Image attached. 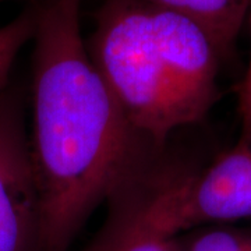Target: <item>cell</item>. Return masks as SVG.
I'll list each match as a JSON object with an SVG mask.
<instances>
[{
	"label": "cell",
	"mask_w": 251,
	"mask_h": 251,
	"mask_svg": "<svg viewBox=\"0 0 251 251\" xmlns=\"http://www.w3.org/2000/svg\"><path fill=\"white\" fill-rule=\"evenodd\" d=\"M191 20L202 28L218 53L226 57L233 49L251 0H138Z\"/></svg>",
	"instance_id": "5"
},
{
	"label": "cell",
	"mask_w": 251,
	"mask_h": 251,
	"mask_svg": "<svg viewBox=\"0 0 251 251\" xmlns=\"http://www.w3.org/2000/svg\"><path fill=\"white\" fill-rule=\"evenodd\" d=\"M249 16H250L251 24V7ZM237 109H239V116H240V122H242V131L247 130L249 127H251V56L247 72L244 74V78L239 87Z\"/></svg>",
	"instance_id": "9"
},
{
	"label": "cell",
	"mask_w": 251,
	"mask_h": 251,
	"mask_svg": "<svg viewBox=\"0 0 251 251\" xmlns=\"http://www.w3.org/2000/svg\"><path fill=\"white\" fill-rule=\"evenodd\" d=\"M87 251H180V249L172 237L153 227L140 204L116 219Z\"/></svg>",
	"instance_id": "6"
},
{
	"label": "cell",
	"mask_w": 251,
	"mask_h": 251,
	"mask_svg": "<svg viewBox=\"0 0 251 251\" xmlns=\"http://www.w3.org/2000/svg\"><path fill=\"white\" fill-rule=\"evenodd\" d=\"M39 197L16 103L0 95V251H36Z\"/></svg>",
	"instance_id": "4"
},
{
	"label": "cell",
	"mask_w": 251,
	"mask_h": 251,
	"mask_svg": "<svg viewBox=\"0 0 251 251\" xmlns=\"http://www.w3.org/2000/svg\"><path fill=\"white\" fill-rule=\"evenodd\" d=\"M35 25L36 14L27 13L0 28V91L4 87L20 48L29 36L34 35Z\"/></svg>",
	"instance_id": "7"
},
{
	"label": "cell",
	"mask_w": 251,
	"mask_h": 251,
	"mask_svg": "<svg viewBox=\"0 0 251 251\" xmlns=\"http://www.w3.org/2000/svg\"><path fill=\"white\" fill-rule=\"evenodd\" d=\"M81 0L36 13L31 156L39 197L36 251H66L125 173L133 133L91 59Z\"/></svg>",
	"instance_id": "1"
},
{
	"label": "cell",
	"mask_w": 251,
	"mask_h": 251,
	"mask_svg": "<svg viewBox=\"0 0 251 251\" xmlns=\"http://www.w3.org/2000/svg\"><path fill=\"white\" fill-rule=\"evenodd\" d=\"M133 131L163 143L218 98L221 56L191 20L138 0H108L88 48Z\"/></svg>",
	"instance_id": "2"
},
{
	"label": "cell",
	"mask_w": 251,
	"mask_h": 251,
	"mask_svg": "<svg viewBox=\"0 0 251 251\" xmlns=\"http://www.w3.org/2000/svg\"><path fill=\"white\" fill-rule=\"evenodd\" d=\"M180 251H251V233L229 229H214L194 237L186 250Z\"/></svg>",
	"instance_id": "8"
},
{
	"label": "cell",
	"mask_w": 251,
	"mask_h": 251,
	"mask_svg": "<svg viewBox=\"0 0 251 251\" xmlns=\"http://www.w3.org/2000/svg\"><path fill=\"white\" fill-rule=\"evenodd\" d=\"M141 205L172 239L198 225L251 218V127L206 171L161 186Z\"/></svg>",
	"instance_id": "3"
}]
</instances>
